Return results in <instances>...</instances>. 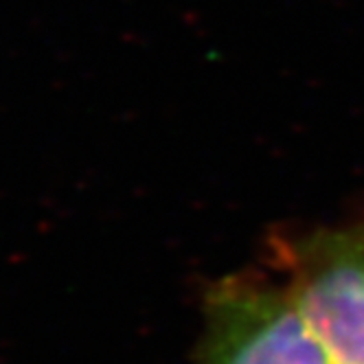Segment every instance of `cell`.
I'll return each instance as SVG.
<instances>
[{
  "label": "cell",
  "mask_w": 364,
  "mask_h": 364,
  "mask_svg": "<svg viewBox=\"0 0 364 364\" xmlns=\"http://www.w3.org/2000/svg\"><path fill=\"white\" fill-rule=\"evenodd\" d=\"M262 264L283 288L279 364H364V209L338 224L272 232Z\"/></svg>",
  "instance_id": "cell-1"
}]
</instances>
